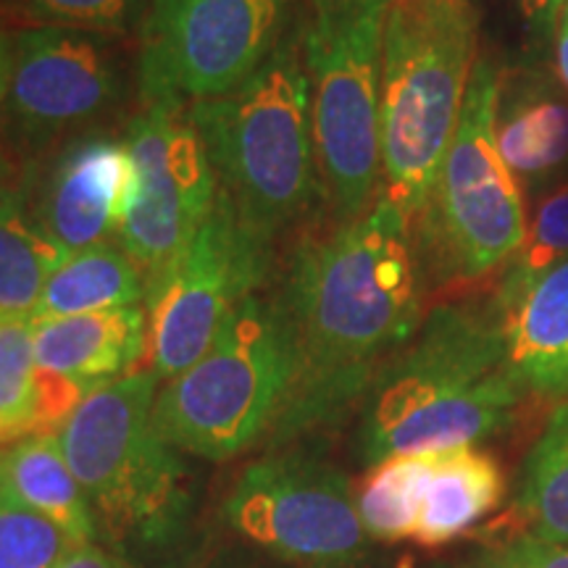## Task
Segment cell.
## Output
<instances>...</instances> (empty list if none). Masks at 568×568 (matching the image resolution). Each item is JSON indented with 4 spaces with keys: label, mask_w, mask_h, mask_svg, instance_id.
Returning a JSON list of instances; mask_svg holds the SVG:
<instances>
[{
    "label": "cell",
    "mask_w": 568,
    "mask_h": 568,
    "mask_svg": "<svg viewBox=\"0 0 568 568\" xmlns=\"http://www.w3.org/2000/svg\"><path fill=\"white\" fill-rule=\"evenodd\" d=\"M130 180L124 138L103 126L61 142L21 172L19 184L34 222L71 255L111 243L122 222Z\"/></svg>",
    "instance_id": "cell-14"
},
{
    "label": "cell",
    "mask_w": 568,
    "mask_h": 568,
    "mask_svg": "<svg viewBox=\"0 0 568 568\" xmlns=\"http://www.w3.org/2000/svg\"><path fill=\"white\" fill-rule=\"evenodd\" d=\"M11 63H13V30H9V27H0V111H3L6 92H9Z\"/></svg>",
    "instance_id": "cell-31"
},
{
    "label": "cell",
    "mask_w": 568,
    "mask_h": 568,
    "mask_svg": "<svg viewBox=\"0 0 568 568\" xmlns=\"http://www.w3.org/2000/svg\"><path fill=\"white\" fill-rule=\"evenodd\" d=\"M19 184V172L11 166V161L6 159V153L0 151V195L9 193Z\"/></svg>",
    "instance_id": "cell-33"
},
{
    "label": "cell",
    "mask_w": 568,
    "mask_h": 568,
    "mask_svg": "<svg viewBox=\"0 0 568 568\" xmlns=\"http://www.w3.org/2000/svg\"><path fill=\"white\" fill-rule=\"evenodd\" d=\"M0 487H3V474H0Z\"/></svg>",
    "instance_id": "cell-35"
},
{
    "label": "cell",
    "mask_w": 568,
    "mask_h": 568,
    "mask_svg": "<svg viewBox=\"0 0 568 568\" xmlns=\"http://www.w3.org/2000/svg\"><path fill=\"white\" fill-rule=\"evenodd\" d=\"M518 508L529 521L531 535L568 545V397L552 410L529 450Z\"/></svg>",
    "instance_id": "cell-23"
},
{
    "label": "cell",
    "mask_w": 568,
    "mask_h": 568,
    "mask_svg": "<svg viewBox=\"0 0 568 568\" xmlns=\"http://www.w3.org/2000/svg\"><path fill=\"white\" fill-rule=\"evenodd\" d=\"M564 261H568V182L556 184L539 197L524 243L506 264V274L500 276L493 303L506 305L516 301L531 282Z\"/></svg>",
    "instance_id": "cell-25"
},
{
    "label": "cell",
    "mask_w": 568,
    "mask_h": 568,
    "mask_svg": "<svg viewBox=\"0 0 568 568\" xmlns=\"http://www.w3.org/2000/svg\"><path fill=\"white\" fill-rule=\"evenodd\" d=\"M524 17L531 21H552V13H556L558 0H518Z\"/></svg>",
    "instance_id": "cell-32"
},
{
    "label": "cell",
    "mask_w": 568,
    "mask_h": 568,
    "mask_svg": "<svg viewBox=\"0 0 568 568\" xmlns=\"http://www.w3.org/2000/svg\"><path fill=\"white\" fill-rule=\"evenodd\" d=\"M132 180L119 245L151 276L205 222L219 197L205 142L176 98H138L124 130Z\"/></svg>",
    "instance_id": "cell-13"
},
{
    "label": "cell",
    "mask_w": 568,
    "mask_h": 568,
    "mask_svg": "<svg viewBox=\"0 0 568 568\" xmlns=\"http://www.w3.org/2000/svg\"><path fill=\"white\" fill-rule=\"evenodd\" d=\"M460 568H514L508 564L506 558L500 556V552H497V556H493V558H481V560H477V564H468V566H460Z\"/></svg>",
    "instance_id": "cell-34"
},
{
    "label": "cell",
    "mask_w": 568,
    "mask_h": 568,
    "mask_svg": "<svg viewBox=\"0 0 568 568\" xmlns=\"http://www.w3.org/2000/svg\"><path fill=\"white\" fill-rule=\"evenodd\" d=\"M550 24L556 30V74L568 92V0H558Z\"/></svg>",
    "instance_id": "cell-30"
},
{
    "label": "cell",
    "mask_w": 568,
    "mask_h": 568,
    "mask_svg": "<svg viewBox=\"0 0 568 568\" xmlns=\"http://www.w3.org/2000/svg\"><path fill=\"white\" fill-rule=\"evenodd\" d=\"M80 545L0 487V568H59Z\"/></svg>",
    "instance_id": "cell-27"
},
{
    "label": "cell",
    "mask_w": 568,
    "mask_h": 568,
    "mask_svg": "<svg viewBox=\"0 0 568 568\" xmlns=\"http://www.w3.org/2000/svg\"><path fill=\"white\" fill-rule=\"evenodd\" d=\"M514 568H568V545L548 542L537 535H524L500 550Z\"/></svg>",
    "instance_id": "cell-28"
},
{
    "label": "cell",
    "mask_w": 568,
    "mask_h": 568,
    "mask_svg": "<svg viewBox=\"0 0 568 568\" xmlns=\"http://www.w3.org/2000/svg\"><path fill=\"white\" fill-rule=\"evenodd\" d=\"M219 190L258 243H274L326 203L318 172L301 19L287 21L251 80L190 103Z\"/></svg>",
    "instance_id": "cell-3"
},
{
    "label": "cell",
    "mask_w": 568,
    "mask_h": 568,
    "mask_svg": "<svg viewBox=\"0 0 568 568\" xmlns=\"http://www.w3.org/2000/svg\"><path fill=\"white\" fill-rule=\"evenodd\" d=\"M389 0H305L303 59L318 172L335 222L382 193V45Z\"/></svg>",
    "instance_id": "cell-7"
},
{
    "label": "cell",
    "mask_w": 568,
    "mask_h": 568,
    "mask_svg": "<svg viewBox=\"0 0 568 568\" xmlns=\"http://www.w3.org/2000/svg\"><path fill=\"white\" fill-rule=\"evenodd\" d=\"M524 395L493 301L437 305L368 387L361 460L376 466L479 443L514 422Z\"/></svg>",
    "instance_id": "cell-2"
},
{
    "label": "cell",
    "mask_w": 568,
    "mask_h": 568,
    "mask_svg": "<svg viewBox=\"0 0 568 568\" xmlns=\"http://www.w3.org/2000/svg\"><path fill=\"white\" fill-rule=\"evenodd\" d=\"M284 27V0H151L134 63L138 98H222L261 69Z\"/></svg>",
    "instance_id": "cell-12"
},
{
    "label": "cell",
    "mask_w": 568,
    "mask_h": 568,
    "mask_svg": "<svg viewBox=\"0 0 568 568\" xmlns=\"http://www.w3.org/2000/svg\"><path fill=\"white\" fill-rule=\"evenodd\" d=\"M148 276L126 255L122 245L101 243L88 251L71 253L55 268L45 290H42L32 316L63 318L95 314V311L126 308V305H145Z\"/></svg>",
    "instance_id": "cell-21"
},
{
    "label": "cell",
    "mask_w": 568,
    "mask_h": 568,
    "mask_svg": "<svg viewBox=\"0 0 568 568\" xmlns=\"http://www.w3.org/2000/svg\"><path fill=\"white\" fill-rule=\"evenodd\" d=\"M471 0H389L382 45V193L422 213L464 111L477 67Z\"/></svg>",
    "instance_id": "cell-4"
},
{
    "label": "cell",
    "mask_w": 568,
    "mask_h": 568,
    "mask_svg": "<svg viewBox=\"0 0 568 568\" xmlns=\"http://www.w3.org/2000/svg\"><path fill=\"white\" fill-rule=\"evenodd\" d=\"M429 466L432 453L397 456L372 466L364 487L355 497L368 537L397 542V539L416 535Z\"/></svg>",
    "instance_id": "cell-24"
},
{
    "label": "cell",
    "mask_w": 568,
    "mask_h": 568,
    "mask_svg": "<svg viewBox=\"0 0 568 568\" xmlns=\"http://www.w3.org/2000/svg\"><path fill=\"white\" fill-rule=\"evenodd\" d=\"M495 314L508 366L524 393L568 397V261L531 282L516 301L495 305Z\"/></svg>",
    "instance_id": "cell-17"
},
{
    "label": "cell",
    "mask_w": 568,
    "mask_h": 568,
    "mask_svg": "<svg viewBox=\"0 0 568 568\" xmlns=\"http://www.w3.org/2000/svg\"><path fill=\"white\" fill-rule=\"evenodd\" d=\"M497 88L500 71L479 59L435 187L410 222L418 261L437 280H481L506 266L527 234L521 184L495 138Z\"/></svg>",
    "instance_id": "cell-8"
},
{
    "label": "cell",
    "mask_w": 568,
    "mask_h": 568,
    "mask_svg": "<svg viewBox=\"0 0 568 568\" xmlns=\"http://www.w3.org/2000/svg\"><path fill=\"white\" fill-rule=\"evenodd\" d=\"M159 382L148 368L92 389L55 432L98 537L116 548H159L187 503L180 453L153 426Z\"/></svg>",
    "instance_id": "cell-5"
},
{
    "label": "cell",
    "mask_w": 568,
    "mask_h": 568,
    "mask_svg": "<svg viewBox=\"0 0 568 568\" xmlns=\"http://www.w3.org/2000/svg\"><path fill=\"white\" fill-rule=\"evenodd\" d=\"M151 0H0V13L30 24L71 27L103 34L140 32Z\"/></svg>",
    "instance_id": "cell-26"
},
{
    "label": "cell",
    "mask_w": 568,
    "mask_h": 568,
    "mask_svg": "<svg viewBox=\"0 0 568 568\" xmlns=\"http://www.w3.org/2000/svg\"><path fill=\"white\" fill-rule=\"evenodd\" d=\"M506 493L500 466L477 447H453L432 453L422 518L414 539L424 548L447 545L466 535L500 506Z\"/></svg>",
    "instance_id": "cell-19"
},
{
    "label": "cell",
    "mask_w": 568,
    "mask_h": 568,
    "mask_svg": "<svg viewBox=\"0 0 568 568\" xmlns=\"http://www.w3.org/2000/svg\"><path fill=\"white\" fill-rule=\"evenodd\" d=\"M138 90L116 34L27 24L13 30L0 151L21 172L61 142L103 130Z\"/></svg>",
    "instance_id": "cell-9"
},
{
    "label": "cell",
    "mask_w": 568,
    "mask_h": 568,
    "mask_svg": "<svg viewBox=\"0 0 568 568\" xmlns=\"http://www.w3.org/2000/svg\"><path fill=\"white\" fill-rule=\"evenodd\" d=\"M495 138L503 161L529 193L552 190L568 172V92L556 71H500Z\"/></svg>",
    "instance_id": "cell-15"
},
{
    "label": "cell",
    "mask_w": 568,
    "mask_h": 568,
    "mask_svg": "<svg viewBox=\"0 0 568 568\" xmlns=\"http://www.w3.org/2000/svg\"><path fill=\"white\" fill-rule=\"evenodd\" d=\"M59 568H132L124 558H119L116 552L98 548V545H82L71 556L63 560Z\"/></svg>",
    "instance_id": "cell-29"
},
{
    "label": "cell",
    "mask_w": 568,
    "mask_h": 568,
    "mask_svg": "<svg viewBox=\"0 0 568 568\" xmlns=\"http://www.w3.org/2000/svg\"><path fill=\"white\" fill-rule=\"evenodd\" d=\"M90 393L34 364V316L0 311V445L55 435Z\"/></svg>",
    "instance_id": "cell-18"
},
{
    "label": "cell",
    "mask_w": 568,
    "mask_h": 568,
    "mask_svg": "<svg viewBox=\"0 0 568 568\" xmlns=\"http://www.w3.org/2000/svg\"><path fill=\"white\" fill-rule=\"evenodd\" d=\"M224 518L297 568H355L368 548L351 479L305 450L282 447L245 466L226 495Z\"/></svg>",
    "instance_id": "cell-11"
},
{
    "label": "cell",
    "mask_w": 568,
    "mask_h": 568,
    "mask_svg": "<svg viewBox=\"0 0 568 568\" xmlns=\"http://www.w3.org/2000/svg\"><path fill=\"white\" fill-rule=\"evenodd\" d=\"M69 253L34 222L24 187L0 195V311L32 314Z\"/></svg>",
    "instance_id": "cell-22"
},
{
    "label": "cell",
    "mask_w": 568,
    "mask_h": 568,
    "mask_svg": "<svg viewBox=\"0 0 568 568\" xmlns=\"http://www.w3.org/2000/svg\"><path fill=\"white\" fill-rule=\"evenodd\" d=\"M276 295L293 335V382L268 437L282 450L343 422L422 326L414 224L379 195L353 222L303 234Z\"/></svg>",
    "instance_id": "cell-1"
},
{
    "label": "cell",
    "mask_w": 568,
    "mask_h": 568,
    "mask_svg": "<svg viewBox=\"0 0 568 568\" xmlns=\"http://www.w3.org/2000/svg\"><path fill=\"white\" fill-rule=\"evenodd\" d=\"M293 382V335L276 290L247 295L195 366L161 389L155 432L176 450L224 460L268 443Z\"/></svg>",
    "instance_id": "cell-6"
},
{
    "label": "cell",
    "mask_w": 568,
    "mask_h": 568,
    "mask_svg": "<svg viewBox=\"0 0 568 568\" xmlns=\"http://www.w3.org/2000/svg\"><path fill=\"white\" fill-rule=\"evenodd\" d=\"M274 251L253 237L219 190L205 222L148 276V358L172 382L209 351L226 316L264 290Z\"/></svg>",
    "instance_id": "cell-10"
},
{
    "label": "cell",
    "mask_w": 568,
    "mask_h": 568,
    "mask_svg": "<svg viewBox=\"0 0 568 568\" xmlns=\"http://www.w3.org/2000/svg\"><path fill=\"white\" fill-rule=\"evenodd\" d=\"M3 489L53 521L77 545H95L98 527L80 481L63 458L59 435H34L0 453Z\"/></svg>",
    "instance_id": "cell-20"
},
{
    "label": "cell",
    "mask_w": 568,
    "mask_h": 568,
    "mask_svg": "<svg viewBox=\"0 0 568 568\" xmlns=\"http://www.w3.org/2000/svg\"><path fill=\"white\" fill-rule=\"evenodd\" d=\"M148 355L145 305L34 322V364L88 389L111 385Z\"/></svg>",
    "instance_id": "cell-16"
}]
</instances>
